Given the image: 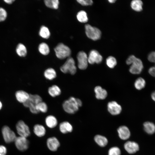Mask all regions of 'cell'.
Here are the masks:
<instances>
[{"label":"cell","instance_id":"obj_30","mask_svg":"<svg viewBox=\"0 0 155 155\" xmlns=\"http://www.w3.org/2000/svg\"><path fill=\"white\" fill-rule=\"evenodd\" d=\"M76 17L78 20L81 23H85L88 20L87 14L85 11L83 10L79 11L77 13Z\"/></svg>","mask_w":155,"mask_h":155},{"label":"cell","instance_id":"obj_19","mask_svg":"<svg viewBox=\"0 0 155 155\" xmlns=\"http://www.w3.org/2000/svg\"><path fill=\"white\" fill-rule=\"evenodd\" d=\"M45 122L46 126L49 128L53 129L58 124V121L56 117L53 115H49L45 118Z\"/></svg>","mask_w":155,"mask_h":155},{"label":"cell","instance_id":"obj_6","mask_svg":"<svg viewBox=\"0 0 155 155\" xmlns=\"http://www.w3.org/2000/svg\"><path fill=\"white\" fill-rule=\"evenodd\" d=\"M85 28L86 35L89 38L96 40L100 38L101 32L98 28L89 24H86Z\"/></svg>","mask_w":155,"mask_h":155},{"label":"cell","instance_id":"obj_29","mask_svg":"<svg viewBox=\"0 0 155 155\" xmlns=\"http://www.w3.org/2000/svg\"><path fill=\"white\" fill-rule=\"evenodd\" d=\"M39 34L40 37L46 39L50 37L51 34L48 28L44 26H42L40 27Z\"/></svg>","mask_w":155,"mask_h":155},{"label":"cell","instance_id":"obj_36","mask_svg":"<svg viewBox=\"0 0 155 155\" xmlns=\"http://www.w3.org/2000/svg\"><path fill=\"white\" fill-rule=\"evenodd\" d=\"M7 16V12L5 9L2 7H0V22L5 21Z\"/></svg>","mask_w":155,"mask_h":155},{"label":"cell","instance_id":"obj_24","mask_svg":"<svg viewBox=\"0 0 155 155\" xmlns=\"http://www.w3.org/2000/svg\"><path fill=\"white\" fill-rule=\"evenodd\" d=\"M45 78L49 80H52L57 76V73L53 68H49L45 70L44 73Z\"/></svg>","mask_w":155,"mask_h":155},{"label":"cell","instance_id":"obj_12","mask_svg":"<svg viewBox=\"0 0 155 155\" xmlns=\"http://www.w3.org/2000/svg\"><path fill=\"white\" fill-rule=\"evenodd\" d=\"M46 144L48 149L52 152L57 151L60 145L59 141L55 137L48 138L47 140Z\"/></svg>","mask_w":155,"mask_h":155},{"label":"cell","instance_id":"obj_14","mask_svg":"<svg viewBox=\"0 0 155 155\" xmlns=\"http://www.w3.org/2000/svg\"><path fill=\"white\" fill-rule=\"evenodd\" d=\"M124 147L126 151L129 154L135 153L139 150V146L137 142L131 141L126 142L124 144Z\"/></svg>","mask_w":155,"mask_h":155},{"label":"cell","instance_id":"obj_38","mask_svg":"<svg viewBox=\"0 0 155 155\" xmlns=\"http://www.w3.org/2000/svg\"><path fill=\"white\" fill-rule=\"evenodd\" d=\"M6 148L3 145H0V155H6Z\"/></svg>","mask_w":155,"mask_h":155},{"label":"cell","instance_id":"obj_33","mask_svg":"<svg viewBox=\"0 0 155 155\" xmlns=\"http://www.w3.org/2000/svg\"><path fill=\"white\" fill-rule=\"evenodd\" d=\"M36 109L39 113H46L48 110V106L46 103L42 101L38 103L36 106Z\"/></svg>","mask_w":155,"mask_h":155},{"label":"cell","instance_id":"obj_26","mask_svg":"<svg viewBox=\"0 0 155 155\" xmlns=\"http://www.w3.org/2000/svg\"><path fill=\"white\" fill-rule=\"evenodd\" d=\"M48 92L51 96L55 97L61 94V91L58 86L54 85L49 88Z\"/></svg>","mask_w":155,"mask_h":155},{"label":"cell","instance_id":"obj_32","mask_svg":"<svg viewBox=\"0 0 155 155\" xmlns=\"http://www.w3.org/2000/svg\"><path fill=\"white\" fill-rule=\"evenodd\" d=\"M146 82L145 80L141 77L137 78L134 83V86L138 90H141L144 88Z\"/></svg>","mask_w":155,"mask_h":155},{"label":"cell","instance_id":"obj_23","mask_svg":"<svg viewBox=\"0 0 155 155\" xmlns=\"http://www.w3.org/2000/svg\"><path fill=\"white\" fill-rule=\"evenodd\" d=\"M17 54L20 57H24L27 54V50L26 46L23 44L19 43L17 46L16 50Z\"/></svg>","mask_w":155,"mask_h":155},{"label":"cell","instance_id":"obj_5","mask_svg":"<svg viewBox=\"0 0 155 155\" xmlns=\"http://www.w3.org/2000/svg\"><path fill=\"white\" fill-rule=\"evenodd\" d=\"M60 69L63 73H69L72 75L75 74L77 71V67L74 59L71 57L68 58L64 63L60 67Z\"/></svg>","mask_w":155,"mask_h":155},{"label":"cell","instance_id":"obj_39","mask_svg":"<svg viewBox=\"0 0 155 155\" xmlns=\"http://www.w3.org/2000/svg\"><path fill=\"white\" fill-rule=\"evenodd\" d=\"M15 0H4V1L5 2L8 4H12Z\"/></svg>","mask_w":155,"mask_h":155},{"label":"cell","instance_id":"obj_21","mask_svg":"<svg viewBox=\"0 0 155 155\" xmlns=\"http://www.w3.org/2000/svg\"><path fill=\"white\" fill-rule=\"evenodd\" d=\"M94 140L97 144L101 147H105L108 142V140L106 137L99 134L95 135Z\"/></svg>","mask_w":155,"mask_h":155},{"label":"cell","instance_id":"obj_18","mask_svg":"<svg viewBox=\"0 0 155 155\" xmlns=\"http://www.w3.org/2000/svg\"><path fill=\"white\" fill-rule=\"evenodd\" d=\"M96 98L99 100L105 99L107 96V91L100 86H96L94 89Z\"/></svg>","mask_w":155,"mask_h":155},{"label":"cell","instance_id":"obj_41","mask_svg":"<svg viewBox=\"0 0 155 155\" xmlns=\"http://www.w3.org/2000/svg\"><path fill=\"white\" fill-rule=\"evenodd\" d=\"M2 106V104L1 102L0 101V110Z\"/></svg>","mask_w":155,"mask_h":155},{"label":"cell","instance_id":"obj_37","mask_svg":"<svg viewBox=\"0 0 155 155\" xmlns=\"http://www.w3.org/2000/svg\"><path fill=\"white\" fill-rule=\"evenodd\" d=\"M77 1L83 6L90 5L93 3V1L92 0H77Z\"/></svg>","mask_w":155,"mask_h":155},{"label":"cell","instance_id":"obj_17","mask_svg":"<svg viewBox=\"0 0 155 155\" xmlns=\"http://www.w3.org/2000/svg\"><path fill=\"white\" fill-rule=\"evenodd\" d=\"M15 96L17 100L23 104L28 99L30 94L24 91L20 90L16 92Z\"/></svg>","mask_w":155,"mask_h":155},{"label":"cell","instance_id":"obj_22","mask_svg":"<svg viewBox=\"0 0 155 155\" xmlns=\"http://www.w3.org/2000/svg\"><path fill=\"white\" fill-rule=\"evenodd\" d=\"M144 129L147 134L152 135L155 133V125L152 122L146 121L143 123Z\"/></svg>","mask_w":155,"mask_h":155},{"label":"cell","instance_id":"obj_15","mask_svg":"<svg viewBox=\"0 0 155 155\" xmlns=\"http://www.w3.org/2000/svg\"><path fill=\"white\" fill-rule=\"evenodd\" d=\"M117 131L119 137L123 140H128L131 136L130 130L125 125L119 126L117 129Z\"/></svg>","mask_w":155,"mask_h":155},{"label":"cell","instance_id":"obj_2","mask_svg":"<svg viewBox=\"0 0 155 155\" xmlns=\"http://www.w3.org/2000/svg\"><path fill=\"white\" fill-rule=\"evenodd\" d=\"M126 63L128 65H131L129 70L133 74H140L143 68V63L141 60L134 55L129 57L126 60Z\"/></svg>","mask_w":155,"mask_h":155},{"label":"cell","instance_id":"obj_28","mask_svg":"<svg viewBox=\"0 0 155 155\" xmlns=\"http://www.w3.org/2000/svg\"><path fill=\"white\" fill-rule=\"evenodd\" d=\"M38 50L41 54L44 55H48L50 52L49 47L48 45L45 42H42L39 44Z\"/></svg>","mask_w":155,"mask_h":155},{"label":"cell","instance_id":"obj_9","mask_svg":"<svg viewBox=\"0 0 155 155\" xmlns=\"http://www.w3.org/2000/svg\"><path fill=\"white\" fill-rule=\"evenodd\" d=\"M78 66V68L82 70L86 69L88 66V57L84 52H79L77 56Z\"/></svg>","mask_w":155,"mask_h":155},{"label":"cell","instance_id":"obj_16","mask_svg":"<svg viewBox=\"0 0 155 155\" xmlns=\"http://www.w3.org/2000/svg\"><path fill=\"white\" fill-rule=\"evenodd\" d=\"M60 131L62 133L65 134L71 132L73 129L72 125L69 122L65 121L61 122L59 125Z\"/></svg>","mask_w":155,"mask_h":155},{"label":"cell","instance_id":"obj_35","mask_svg":"<svg viewBox=\"0 0 155 155\" xmlns=\"http://www.w3.org/2000/svg\"><path fill=\"white\" fill-rule=\"evenodd\" d=\"M121 150L117 146L111 148L108 152V155H121Z\"/></svg>","mask_w":155,"mask_h":155},{"label":"cell","instance_id":"obj_1","mask_svg":"<svg viewBox=\"0 0 155 155\" xmlns=\"http://www.w3.org/2000/svg\"><path fill=\"white\" fill-rule=\"evenodd\" d=\"M82 105V102L80 99L71 96L63 102L62 107L66 113L73 114L76 113Z\"/></svg>","mask_w":155,"mask_h":155},{"label":"cell","instance_id":"obj_7","mask_svg":"<svg viewBox=\"0 0 155 155\" xmlns=\"http://www.w3.org/2000/svg\"><path fill=\"white\" fill-rule=\"evenodd\" d=\"M16 128L20 136L27 138L30 135V132L29 128L23 121L20 120L17 122Z\"/></svg>","mask_w":155,"mask_h":155},{"label":"cell","instance_id":"obj_40","mask_svg":"<svg viewBox=\"0 0 155 155\" xmlns=\"http://www.w3.org/2000/svg\"><path fill=\"white\" fill-rule=\"evenodd\" d=\"M116 1V0H108V1L109 2L111 3H115V1Z\"/></svg>","mask_w":155,"mask_h":155},{"label":"cell","instance_id":"obj_8","mask_svg":"<svg viewBox=\"0 0 155 155\" xmlns=\"http://www.w3.org/2000/svg\"><path fill=\"white\" fill-rule=\"evenodd\" d=\"M2 133L4 141L7 143L14 141L16 137L15 133L7 126L2 127Z\"/></svg>","mask_w":155,"mask_h":155},{"label":"cell","instance_id":"obj_20","mask_svg":"<svg viewBox=\"0 0 155 155\" xmlns=\"http://www.w3.org/2000/svg\"><path fill=\"white\" fill-rule=\"evenodd\" d=\"M33 132L37 136L42 137L46 134V130L43 125L40 124H36L34 126Z\"/></svg>","mask_w":155,"mask_h":155},{"label":"cell","instance_id":"obj_31","mask_svg":"<svg viewBox=\"0 0 155 155\" xmlns=\"http://www.w3.org/2000/svg\"><path fill=\"white\" fill-rule=\"evenodd\" d=\"M44 1L46 6L49 8L54 9L58 8L59 3L58 0H45Z\"/></svg>","mask_w":155,"mask_h":155},{"label":"cell","instance_id":"obj_27","mask_svg":"<svg viewBox=\"0 0 155 155\" xmlns=\"http://www.w3.org/2000/svg\"><path fill=\"white\" fill-rule=\"evenodd\" d=\"M143 2L140 0H133L131 3V6L133 9L140 11L142 9Z\"/></svg>","mask_w":155,"mask_h":155},{"label":"cell","instance_id":"obj_10","mask_svg":"<svg viewBox=\"0 0 155 155\" xmlns=\"http://www.w3.org/2000/svg\"><path fill=\"white\" fill-rule=\"evenodd\" d=\"M14 142L16 147L20 151H26L29 147V142L26 137L20 136L16 137Z\"/></svg>","mask_w":155,"mask_h":155},{"label":"cell","instance_id":"obj_13","mask_svg":"<svg viewBox=\"0 0 155 155\" xmlns=\"http://www.w3.org/2000/svg\"><path fill=\"white\" fill-rule=\"evenodd\" d=\"M107 109L108 112L113 115L119 114L122 111L121 105L115 101L109 102L107 104Z\"/></svg>","mask_w":155,"mask_h":155},{"label":"cell","instance_id":"obj_34","mask_svg":"<svg viewBox=\"0 0 155 155\" xmlns=\"http://www.w3.org/2000/svg\"><path fill=\"white\" fill-rule=\"evenodd\" d=\"M106 63L109 68H113L116 65L117 61L115 57L112 56H110L106 59Z\"/></svg>","mask_w":155,"mask_h":155},{"label":"cell","instance_id":"obj_25","mask_svg":"<svg viewBox=\"0 0 155 155\" xmlns=\"http://www.w3.org/2000/svg\"><path fill=\"white\" fill-rule=\"evenodd\" d=\"M148 59L150 61L155 63L154 66L149 69L148 72L151 75L155 77V51L150 52L148 55Z\"/></svg>","mask_w":155,"mask_h":155},{"label":"cell","instance_id":"obj_4","mask_svg":"<svg viewBox=\"0 0 155 155\" xmlns=\"http://www.w3.org/2000/svg\"><path fill=\"white\" fill-rule=\"evenodd\" d=\"M57 57L60 59H64L70 57L71 51L67 46L62 43H59L54 49Z\"/></svg>","mask_w":155,"mask_h":155},{"label":"cell","instance_id":"obj_11","mask_svg":"<svg viewBox=\"0 0 155 155\" xmlns=\"http://www.w3.org/2000/svg\"><path fill=\"white\" fill-rule=\"evenodd\" d=\"M102 60V55L97 51L92 50L90 52L88 57V63L91 64L95 63L99 64Z\"/></svg>","mask_w":155,"mask_h":155},{"label":"cell","instance_id":"obj_3","mask_svg":"<svg viewBox=\"0 0 155 155\" xmlns=\"http://www.w3.org/2000/svg\"><path fill=\"white\" fill-rule=\"evenodd\" d=\"M42 101V98L38 95L30 94L28 99L23 104L25 107L29 108L32 113L37 114L39 113L36 109V106Z\"/></svg>","mask_w":155,"mask_h":155}]
</instances>
